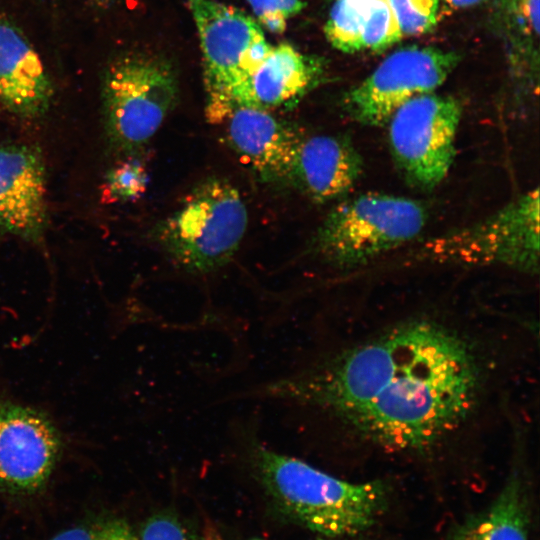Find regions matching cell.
<instances>
[{"instance_id": "obj_22", "label": "cell", "mask_w": 540, "mask_h": 540, "mask_svg": "<svg viewBox=\"0 0 540 540\" xmlns=\"http://www.w3.org/2000/svg\"><path fill=\"white\" fill-rule=\"evenodd\" d=\"M50 540H138V537L125 520L103 516L64 529Z\"/></svg>"}, {"instance_id": "obj_11", "label": "cell", "mask_w": 540, "mask_h": 540, "mask_svg": "<svg viewBox=\"0 0 540 540\" xmlns=\"http://www.w3.org/2000/svg\"><path fill=\"white\" fill-rule=\"evenodd\" d=\"M228 146L265 183H289L298 142L297 128L268 110L237 106L221 123Z\"/></svg>"}, {"instance_id": "obj_10", "label": "cell", "mask_w": 540, "mask_h": 540, "mask_svg": "<svg viewBox=\"0 0 540 540\" xmlns=\"http://www.w3.org/2000/svg\"><path fill=\"white\" fill-rule=\"evenodd\" d=\"M63 448L42 410L0 396V493L27 496L49 481Z\"/></svg>"}, {"instance_id": "obj_5", "label": "cell", "mask_w": 540, "mask_h": 540, "mask_svg": "<svg viewBox=\"0 0 540 540\" xmlns=\"http://www.w3.org/2000/svg\"><path fill=\"white\" fill-rule=\"evenodd\" d=\"M539 189L522 194L489 217L442 233L415 251L421 261L459 265H500L539 271Z\"/></svg>"}, {"instance_id": "obj_3", "label": "cell", "mask_w": 540, "mask_h": 540, "mask_svg": "<svg viewBox=\"0 0 540 540\" xmlns=\"http://www.w3.org/2000/svg\"><path fill=\"white\" fill-rule=\"evenodd\" d=\"M248 211L228 180L208 177L156 226V239L181 269L205 274L226 265L247 229Z\"/></svg>"}, {"instance_id": "obj_2", "label": "cell", "mask_w": 540, "mask_h": 540, "mask_svg": "<svg viewBox=\"0 0 540 540\" xmlns=\"http://www.w3.org/2000/svg\"><path fill=\"white\" fill-rule=\"evenodd\" d=\"M248 451L253 470L277 506L327 536L356 534L383 511L387 490L380 481L352 483L262 444Z\"/></svg>"}, {"instance_id": "obj_7", "label": "cell", "mask_w": 540, "mask_h": 540, "mask_svg": "<svg viewBox=\"0 0 540 540\" xmlns=\"http://www.w3.org/2000/svg\"><path fill=\"white\" fill-rule=\"evenodd\" d=\"M102 96L110 142L120 151L134 152L151 140L172 111L178 83L165 60L129 55L107 70Z\"/></svg>"}, {"instance_id": "obj_12", "label": "cell", "mask_w": 540, "mask_h": 540, "mask_svg": "<svg viewBox=\"0 0 540 540\" xmlns=\"http://www.w3.org/2000/svg\"><path fill=\"white\" fill-rule=\"evenodd\" d=\"M45 167L33 146L0 145V230L37 242L47 224Z\"/></svg>"}, {"instance_id": "obj_4", "label": "cell", "mask_w": 540, "mask_h": 540, "mask_svg": "<svg viewBox=\"0 0 540 540\" xmlns=\"http://www.w3.org/2000/svg\"><path fill=\"white\" fill-rule=\"evenodd\" d=\"M416 199L367 192L339 201L313 238L318 256L338 268L363 265L417 238L428 219Z\"/></svg>"}, {"instance_id": "obj_8", "label": "cell", "mask_w": 540, "mask_h": 540, "mask_svg": "<svg viewBox=\"0 0 540 540\" xmlns=\"http://www.w3.org/2000/svg\"><path fill=\"white\" fill-rule=\"evenodd\" d=\"M462 114L459 101L427 93L412 98L390 116L389 150L408 185L430 191L449 173Z\"/></svg>"}, {"instance_id": "obj_26", "label": "cell", "mask_w": 540, "mask_h": 540, "mask_svg": "<svg viewBox=\"0 0 540 540\" xmlns=\"http://www.w3.org/2000/svg\"><path fill=\"white\" fill-rule=\"evenodd\" d=\"M201 540H224L219 532L212 526H206L203 530Z\"/></svg>"}, {"instance_id": "obj_21", "label": "cell", "mask_w": 540, "mask_h": 540, "mask_svg": "<svg viewBox=\"0 0 540 540\" xmlns=\"http://www.w3.org/2000/svg\"><path fill=\"white\" fill-rule=\"evenodd\" d=\"M387 2L402 37L427 33L437 23L439 0H387Z\"/></svg>"}, {"instance_id": "obj_1", "label": "cell", "mask_w": 540, "mask_h": 540, "mask_svg": "<svg viewBox=\"0 0 540 540\" xmlns=\"http://www.w3.org/2000/svg\"><path fill=\"white\" fill-rule=\"evenodd\" d=\"M479 385L480 369L467 342L441 324L415 321L264 392L325 410L387 448L421 450L468 416Z\"/></svg>"}, {"instance_id": "obj_17", "label": "cell", "mask_w": 540, "mask_h": 540, "mask_svg": "<svg viewBox=\"0 0 540 540\" xmlns=\"http://www.w3.org/2000/svg\"><path fill=\"white\" fill-rule=\"evenodd\" d=\"M490 8L516 71L524 82L537 86L540 0H490Z\"/></svg>"}, {"instance_id": "obj_14", "label": "cell", "mask_w": 540, "mask_h": 540, "mask_svg": "<svg viewBox=\"0 0 540 540\" xmlns=\"http://www.w3.org/2000/svg\"><path fill=\"white\" fill-rule=\"evenodd\" d=\"M320 74L319 64L292 45L271 46L260 65L232 92L230 112L237 106L269 111L294 104L317 84Z\"/></svg>"}, {"instance_id": "obj_23", "label": "cell", "mask_w": 540, "mask_h": 540, "mask_svg": "<svg viewBox=\"0 0 540 540\" xmlns=\"http://www.w3.org/2000/svg\"><path fill=\"white\" fill-rule=\"evenodd\" d=\"M256 21L274 33H282L303 7L302 0H246Z\"/></svg>"}, {"instance_id": "obj_18", "label": "cell", "mask_w": 540, "mask_h": 540, "mask_svg": "<svg viewBox=\"0 0 540 540\" xmlns=\"http://www.w3.org/2000/svg\"><path fill=\"white\" fill-rule=\"evenodd\" d=\"M372 0H335L324 33L329 43L344 53L362 49L361 36Z\"/></svg>"}, {"instance_id": "obj_16", "label": "cell", "mask_w": 540, "mask_h": 540, "mask_svg": "<svg viewBox=\"0 0 540 540\" xmlns=\"http://www.w3.org/2000/svg\"><path fill=\"white\" fill-rule=\"evenodd\" d=\"M528 527L526 482L515 468L492 505L461 524L450 540H528Z\"/></svg>"}, {"instance_id": "obj_27", "label": "cell", "mask_w": 540, "mask_h": 540, "mask_svg": "<svg viewBox=\"0 0 540 540\" xmlns=\"http://www.w3.org/2000/svg\"><path fill=\"white\" fill-rule=\"evenodd\" d=\"M94 1H96L100 5H108L111 2H113L114 0H94Z\"/></svg>"}, {"instance_id": "obj_9", "label": "cell", "mask_w": 540, "mask_h": 540, "mask_svg": "<svg viewBox=\"0 0 540 540\" xmlns=\"http://www.w3.org/2000/svg\"><path fill=\"white\" fill-rule=\"evenodd\" d=\"M458 61L453 51L402 47L344 95L343 109L357 123L384 126L401 105L441 86Z\"/></svg>"}, {"instance_id": "obj_19", "label": "cell", "mask_w": 540, "mask_h": 540, "mask_svg": "<svg viewBox=\"0 0 540 540\" xmlns=\"http://www.w3.org/2000/svg\"><path fill=\"white\" fill-rule=\"evenodd\" d=\"M148 177L144 167L136 160L116 165L106 177L102 200L107 203L137 200L145 192Z\"/></svg>"}, {"instance_id": "obj_13", "label": "cell", "mask_w": 540, "mask_h": 540, "mask_svg": "<svg viewBox=\"0 0 540 540\" xmlns=\"http://www.w3.org/2000/svg\"><path fill=\"white\" fill-rule=\"evenodd\" d=\"M363 158L341 134H302L289 184L315 203L343 198L363 173Z\"/></svg>"}, {"instance_id": "obj_6", "label": "cell", "mask_w": 540, "mask_h": 540, "mask_svg": "<svg viewBox=\"0 0 540 540\" xmlns=\"http://www.w3.org/2000/svg\"><path fill=\"white\" fill-rule=\"evenodd\" d=\"M204 65L205 115L221 124L235 88L260 65L271 45L260 24L242 10L216 0H187Z\"/></svg>"}, {"instance_id": "obj_25", "label": "cell", "mask_w": 540, "mask_h": 540, "mask_svg": "<svg viewBox=\"0 0 540 540\" xmlns=\"http://www.w3.org/2000/svg\"><path fill=\"white\" fill-rule=\"evenodd\" d=\"M482 0H445V2L452 8L461 9L468 8L480 3Z\"/></svg>"}, {"instance_id": "obj_15", "label": "cell", "mask_w": 540, "mask_h": 540, "mask_svg": "<svg viewBox=\"0 0 540 540\" xmlns=\"http://www.w3.org/2000/svg\"><path fill=\"white\" fill-rule=\"evenodd\" d=\"M51 92L38 53L14 24L0 17V101L13 113L31 118L45 112Z\"/></svg>"}, {"instance_id": "obj_24", "label": "cell", "mask_w": 540, "mask_h": 540, "mask_svg": "<svg viewBox=\"0 0 540 540\" xmlns=\"http://www.w3.org/2000/svg\"><path fill=\"white\" fill-rule=\"evenodd\" d=\"M138 540H198L176 517L156 514L142 526Z\"/></svg>"}, {"instance_id": "obj_20", "label": "cell", "mask_w": 540, "mask_h": 540, "mask_svg": "<svg viewBox=\"0 0 540 540\" xmlns=\"http://www.w3.org/2000/svg\"><path fill=\"white\" fill-rule=\"evenodd\" d=\"M401 38L402 34L387 0H372L361 36L362 49L380 52Z\"/></svg>"}]
</instances>
